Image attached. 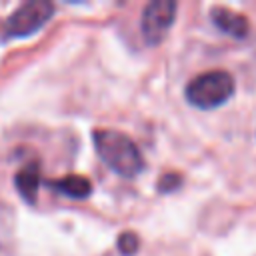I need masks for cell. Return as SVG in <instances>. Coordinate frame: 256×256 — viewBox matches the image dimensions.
Masks as SVG:
<instances>
[{"instance_id":"277c9868","label":"cell","mask_w":256,"mask_h":256,"mask_svg":"<svg viewBox=\"0 0 256 256\" xmlns=\"http://www.w3.org/2000/svg\"><path fill=\"white\" fill-rule=\"evenodd\" d=\"M176 18V2L174 0H152L142 10L140 30L144 40L154 46L160 44L170 30L172 22Z\"/></svg>"},{"instance_id":"9c48e42d","label":"cell","mask_w":256,"mask_h":256,"mask_svg":"<svg viewBox=\"0 0 256 256\" xmlns=\"http://www.w3.org/2000/svg\"><path fill=\"white\" fill-rule=\"evenodd\" d=\"M180 182H182L180 174H166V176H162V180L156 184V188H158L160 192H172V190H176V188L180 186Z\"/></svg>"},{"instance_id":"7a4b0ae2","label":"cell","mask_w":256,"mask_h":256,"mask_svg":"<svg viewBox=\"0 0 256 256\" xmlns=\"http://www.w3.org/2000/svg\"><path fill=\"white\" fill-rule=\"evenodd\" d=\"M234 88V78L226 70H210L188 82L186 100L200 110H212L228 102Z\"/></svg>"},{"instance_id":"5b68a950","label":"cell","mask_w":256,"mask_h":256,"mask_svg":"<svg viewBox=\"0 0 256 256\" xmlns=\"http://www.w3.org/2000/svg\"><path fill=\"white\" fill-rule=\"evenodd\" d=\"M212 16V22L218 30H222L224 34H230L234 38H246L248 32H250V24L246 20L244 14H238L230 8H214L210 12Z\"/></svg>"},{"instance_id":"ba28073f","label":"cell","mask_w":256,"mask_h":256,"mask_svg":"<svg viewBox=\"0 0 256 256\" xmlns=\"http://www.w3.org/2000/svg\"><path fill=\"white\" fill-rule=\"evenodd\" d=\"M138 248H140V238L134 232H122L118 236V250H120V254L132 256V254L138 252Z\"/></svg>"},{"instance_id":"6da1fadb","label":"cell","mask_w":256,"mask_h":256,"mask_svg":"<svg viewBox=\"0 0 256 256\" xmlns=\"http://www.w3.org/2000/svg\"><path fill=\"white\" fill-rule=\"evenodd\" d=\"M94 148L102 162L124 178H134L142 172L144 160L138 146L126 134L110 128H96L92 132Z\"/></svg>"},{"instance_id":"3957f363","label":"cell","mask_w":256,"mask_h":256,"mask_svg":"<svg viewBox=\"0 0 256 256\" xmlns=\"http://www.w3.org/2000/svg\"><path fill=\"white\" fill-rule=\"evenodd\" d=\"M54 14V4L48 0H28L20 4L2 24V40L26 38L36 34Z\"/></svg>"},{"instance_id":"8992f818","label":"cell","mask_w":256,"mask_h":256,"mask_svg":"<svg viewBox=\"0 0 256 256\" xmlns=\"http://www.w3.org/2000/svg\"><path fill=\"white\" fill-rule=\"evenodd\" d=\"M14 186L28 204H36V196L40 188V166L36 162L22 166L14 176Z\"/></svg>"},{"instance_id":"52a82bcc","label":"cell","mask_w":256,"mask_h":256,"mask_svg":"<svg viewBox=\"0 0 256 256\" xmlns=\"http://www.w3.org/2000/svg\"><path fill=\"white\" fill-rule=\"evenodd\" d=\"M48 186L68 198H88L92 192V182L78 174H68L60 180H50Z\"/></svg>"}]
</instances>
